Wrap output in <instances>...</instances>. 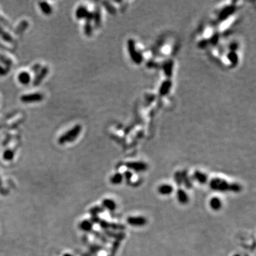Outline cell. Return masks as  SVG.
Here are the masks:
<instances>
[{
	"instance_id": "1",
	"label": "cell",
	"mask_w": 256,
	"mask_h": 256,
	"mask_svg": "<svg viewBox=\"0 0 256 256\" xmlns=\"http://www.w3.org/2000/svg\"><path fill=\"white\" fill-rule=\"evenodd\" d=\"M211 190L219 192H233L238 193L242 191V187L237 183H230L225 179L215 177L211 179L208 182Z\"/></svg>"
},
{
	"instance_id": "2",
	"label": "cell",
	"mask_w": 256,
	"mask_h": 256,
	"mask_svg": "<svg viewBox=\"0 0 256 256\" xmlns=\"http://www.w3.org/2000/svg\"><path fill=\"white\" fill-rule=\"evenodd\" d=\"M81 131V126L79 125H77L71 128L70 130H68V132H66L65 134H63L61 137L59 138V142L60 144H63L65 143L73 142L78 137L79 134L80 133Z\"/></svg>"
},
{
	"instance_id": "3",
	"label": "cell",
	"mask_w": 256,
	"mask_h": 256,
	"mask_svg": "<svg viewBox=\"0 0 256 256\" xmlns=\"http://www.w3.org/2000/svg\"><path fill=\"white\" fill-rule=\"evenodd\" d=\"M127 170L137 173L144 172L147 169V165L144 162H130L125 164Z\"/></svg>"
},
{
	"instance_id": "4",
	"label": "cell",
	"mask_w": 256,
	"mask_h": 256,
	"mask_svg": "<svg viewBox=\"0 0 256 256\" xmlns=\"http://www.w3.org/2000/svg\"><path fill=\"white\" fill-rule=\"evenodd\" d=\"M127 223L132 227H143L147 225V219L142 215L129 216L127 219Z\"/></svg>"
},
{
	"instance_id": "5",
	"label": "cell",
	"mask_w": 256,
	"mask_h": 256,
	"mask_svg": "<svg viewBox=\"0 0 256 256\" xmlns=\"http://www.w3.org/2000/svg\"><path fill=\"white\" fill-rule=\"evenodd\" d=\"M192 179L201 185H204L208 183V175L205 174L204 172H202L198 170H196L194 172L193 176H192Z\"/></svg>"
},
{
	"instance_id": "6",
	"label": "cell",
	"mask_w": 256,
	"mask_h": 256,
	"mask_svg": "<svg viewBox=\"0 0 256 256\" xmlns=\"http://www.w3.org/2000/svg\"><path fill=\"white\" fill-rule=\"evenodd\" d=\"M174 191V188L172 184L169 183H162L157 188L158 194L161 196H170Z\"/></svg>"
},
{
	"instance_id": "7",
	"label": "cell",
	"mask_w": 256,
	"mask_h": 256,
	"mask_svg": "<svg viewBox=\"0 0 256 256\" xmlns=\"http://www.w3.org/2000/svg\"><path fill=\"white\" fill-rule=\"evenodd\" d=\"M44 98L42 94L41 93H31V94H27V95H22L21 98V101L23 102H38L41 101Z\"/></svg>"
},
{
	"instance_id": "8",
	"label": "cell",
	"mask_w": 256,
	"mask_h": 256,
	"mask_svg": "<svg viewBox=\"0 0 256 256\" xmlns=\"http://www.w3.org/2000/svg\"><path fill=\"white\" fill-rule=\"evenodd\" d=\"M176 199L180 204L185 205L189 201V196L184 189L179 188L176 194Z\"/></svg>"
},
{
	"instance_id": "9",
	"label": "cell",
	"mask_w": 256,
	"mask_h": 256,
	"mask_svg": "<svg viewBox=\"0 0 256 256\" xmlns=\"http://www.w3.org/2000/svg\"><path fill=\"white\" fill-rule=\"evenodd\" d=\"M209 207L212 209L213 211H219L221 210L223 207V202L221 198L218 196H213L210 198L208 201Z\"/></svg>"
},
{
	"instance_id": "10",
	"label": "cell",
	"mask_w": 256,
	"mask_h": 256,
	"mask_svg": "<svg viewBox=\"0 0 256 256\" xmlns=\"http://www.w3.org/2000/svg\"><path fill=\"white\" fill-rule=\"evenodd\" d=\"M102 206L104 208L110 211H115L117 208V204L111 198H105L102 202Z\"/></svg>"
},
{
	"instance_id": "11",
	"label": "cell",
	"mask_w": 256,
	"mask_h": 256,
	"mask_svg": "<svg viewBox=\"0 0 256 256\" xmlns=\"http://www.w3.org/2000/svg\"><path fill=\"white\" fill-rule=\"evenodd\" d=\"M181 176H182V185L184 186L187 189H191L193 187V183L191 177L187 171H182L181 172Z\"/></svg>"
},
{
	"instance_id": "12",
	"label": "cell",
	"mask_w": 256,
	"mask_h": 256,
	"mask_svg": "<svg viewBox=\"0 0 256 256\" xmlns=\"http://www.w3.org/2000/svg\"><path fill=\"white\" fill-rule=\"evenodd\" d=\"M110 183H112V185L117 186V185L121 184L124 181L123 174L120 172H116L115 174H113L112 176L110 177Z\"/></svg>"
},
{
	"instance_id": "13",
	"label": "cell",
	"mask_w": 256,
	"mask_h": 256,
	"mask_svg": "<svg viewBox=\"0 0 256 256\" xmlns=\"http://www.w3.org/2000/svg\"><path fill=\"white\" fill-rule=\"evenodd\" d=\"M18 80L21 84L27 85L31 81V76H30L28 72H21L18 76Z\"/></svg>"
},
{
	"instance_id": "14",
	"label": "cell",
	"mask_w": 256,
	"mask_h": 256,
	"mask_svg": "<svg viewBox=\"0 0 256 256\" xmlns=\"http://www.w3.org/2000/svg\"><path fill=\"white\" fill-rule=\"evenodd\" d=\"M87 14H88V12H87V9L84 7V6H79L76 9V16L78 19H83L86 18Z\"/></svg>"
},
{
	"instance_id": "15",
	"label": "cell",
	"mask_w": 256,
	"mask_h": 256,
	"mask_svg": "<svg viewBox=\"0 0 256 256\" xmlns=\"http://www.w3.org/2000/svg\"><path fill=\"white\" fill-rule=\"evenodd\" d=\"M39 6L42 12L46 15H49L52 13V8L47 2H41Z\"/></svg>"
},
{
	"instance_id": "16",
	"label": "cell",
	"mask_w": 256,
	"mask_h": 256,
	"mask_svg": "<svg viewBox=\"0 0 256 256\" xmlns=\"http://www.w3.org/2000/svg\"><path fill=\"white\" fill-rule=\"evenodd\" d=\"M123 176L124 181H125L126 183H130L132 181V177H133V173H132L131 171L127 170L124 173H123Z\"/></svg>"
},
{
	"instance_id": "17",
	"label": "cell",
	"mask_w": 256,
	"mask_h": 256,
	"mask_svg": "<svg viewBox=\"0 0 256 256\" xmlns=\"http://www.w3.org/2000/svg\"><path fill=\"white\" fill-rule=\"evenodd\" d=\"M174 180L176 185L181 187L182 185V176H181V172H176L174 175Z\"/></svg>"
},
{
	"instance_id": "18",
	"label": "cell",
	"mask_w": 256,
	"mask_h": 256,
	"mask_svg": "<svg viewBox=\"0 0 256 256\" xmlns=\"http://www.w3.org/2000/svg\"><path fill=\"white\" fill-rule=\"evenodd\" d=\"M41 72H42V73L40 74L39 76H38L37 77V78H36V84H38V83L41 82V81L42 80V79L44 78V77L46 76L47 73H48V69H47V68H43V70H42Z\"/></svg>"
},
{
	"instance_id": "19",
	"label": "cell",
	"mask_w": 256,
	"mask_h": 256,
	"mask_svg": "<svg viewBox=\"0 0 256 256\" xmlns=\"http://www.w3.org/2000/svg\"><path fill=\"white\" fill-rule=\"evenodd\" d=\"M13 155H14V154L12 151H6L4 152V159H6V160H11V159H12L13 157Z\"/></svg>"
},
{
	"instance_id": "20",
	"label": "cell",
	"mask_w": 256,
	"mask_h": 256,
	"mask_svg": "<svg viewBox=\"0 0 256 256\" xmlns=\"http://www.w3.org/2000/svg\"><path fill=\"white\" fill-rule=\"evenodd\" d=\"M233 256H241V255L240 254H239V253H236V254H234L233 255Z\"/></svg>"
},
{
	"instance_id": "21",
	"label": "cell",
	"mask_w": 256,
	"mask_h": 256,
	"mask_svg": "<svg viewBox=\"0 0 256 256\" xmlns=\"http://www.w3.org/2000/svg\"><path fill=\"white\" fill-rule=\"evenodd\" d=\"M246 256H248V255H246Z\"/></svg>"
}]
</instances>
